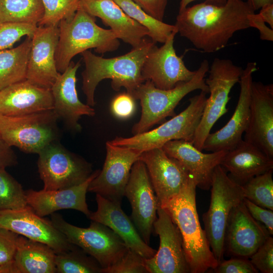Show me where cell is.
<instances>
[{"instance_id":"obj_35","label":"cell","mask_w":273,"mask_h":273,"mask_svg":"<svg viewBox=\"0 0 273 273\" xmlns=\"http://www.w3.org/2000/svg\"><path fill=\"white\" fill-rule=\"evenodd\" d=\"M28 206L21 184L5 169H0V210H17Z\"/></svg>"},{"instance_id":"obj_37","label":"cell","mask_w":273,"mask_h":273,"mask_svg":"<svg viewBox=\"0 0 273 273\" xmlns=\"http://www.w3.org/2000/svg\"><path fill=\"white\" fill-rule=\"evenodd\" d=\"M37 27L23 23H0V51L11 48L24 36L32 38Z\"/></svg>"},{"instance_id":"obj_36","label":"cell","mask_w":273,"mask_h":273,"mask_svg":"<svg viewBox=\"0 0 273 273\" xmlns=\"http://www.w3.org/2000/svg\"><path fill=\"white\" fill-rule=\"evenodd\" d=\"M43 16L37 26L58 25L64 20L71 19L79 8V0H41Z\"/></svg>"},{"instance_id":"obj_49","label":"cell","mask_w":273,"mask_h":273,"mask_svg":"<svg viewBox=\"0 0 273 273\" xmlns=\"http://www.w3.org/2000/svg\"><path fill=\"white\" fill-rule=\"evenodd\" d=\"M246 2L254 11L266 5L273 4V0H247Z\"/></svg>"},{"instance_id":"obj_43","label":"cell","mask_w":273,"mask_h":273,"mask_svg":"<svg viewBox=\"0 0 273 273\" xmlns=\"http://www.w3.org/2000/svg\"><path fill=\"white\" fill-rule=\"evenodd\" d=\"M244 203L249 213L257 221L262 223L267 229L270 235L273 234V211L259 206L246 198Z\"/></svg>"},{"instance_id":"obj_46","label":"cell","mask_w":273,"mask_h":273,"mask_svg":"<svg viewBox=\"0 0 273 273\" xmlns=\"http://www.w3.org/2000/svg\"><path fill=\"white\" fill-rule=\"evenodd\" d=\"M15 152L0 135V169H6L17 164Z\"/></svg>"},{"instance_id":"obj_29","label":"cell","mask_w":273,"mask_h":273,"mask_svg":"<svg viewBox=\"0 0 273 273\" xmlns=\"http://www.w3.org/2000/svg\"><path fill=\"white\" fill-rule=\"evenodd\" d=\"M56 255L47 244L19 235L14 273H56Z\"/></svg>"},{"instance_id":"obj_6","label":"cell","mask_w":273,"mask_h":273,"mask_svg":"<svg viewBox=\"0 0 273 273\" xmlns=\"http://www.w3.org/2000/svg\"><path fill=\"white\" fill-rule=\"evenodd\" d=\"M208 211L203 216L204 231L218 262L223 260L224 238L233 209L244 198L242 186L233 180L220 165L214 169Z\"/></svg>"},{"instance_id":"obj_7","label":"cell","mask_w":273,"mask_h":273,"mask_svg":"<svg viewBox=\"0 0 273 273\" xmlns=\"http://www.w3.org/2000/svg\"><path fill=\"white\" fill-rule=\"evenodd\" d=\"M204 91L189 99L187 107L177 115L157 128L131 137L117 136L109 142L114 145L136 150L141 152L162 148L167 142L175 140L192 142L201 118L207 99Z\"/></svg>"},{"instance_id":"obj_18","label":"cell","mask_w":273,"mask_h":273,"mask_svg":"<svg viewBox=\"0 0 273 273\" xmlns=\"http://www.w3.org/2000/svg\"><path fill=\"white\" fill-rule=\"evenodd\" d=\"M270 236L266 228L249 213L243 200L230 215L224 238V252L249 258Z\"/></svg>"},{"instance_id":"obj_30","label":"cell","mask_w":273,"mask_h":273,"mask_svg":"<svg viewBox=\"0 0 273 273\" xmlns=\"http://www.w3.org/2000/svg\"><path fill=\"white\" fill-rule=\"evenodd\" d=\"M31 38L16 48L0 51V91L14 83L26 79Z\"/></svg>"},{"instance_id":"obj_47","label":"cell","mask_w":273,"mask_h":273,"mask_svg":"<svg viewBox=\"0 0 273 273\" xmlns=\"http://www.w3.org/2000/svg\"><path fill=\"white\" fill-rule=\"evenodd\" d=\"M260 9L258 14L262 20L273 29V4L266 5Z\"/></svg>"},{"instance_id":"obj_26","label":"cell","mask_w":273,"mask_h":273,"mask_svg":"<svg viewBox=\"0 0 273 273\" xmlns=\"http://www.w3.org/2000/svg\"><path fill=\"white\" fill-rule=\"evenodd\" d=\"M97 209L87 217L102 223L112 230L127 247L145 259L152 257L156 250L146 244L134 223L121 207V203L109 200L96 194Z\"/></svg>"},{"instance_id":"obj_17","label":"cell","mask_w":273,"mask_h":273,"mask_svg":"<svg viewBox=\"0 0 273 273\" xmlns=\"http://www.w3.org/2000/svg\"><path fill=\"white\" fill-rule=\"evenodd\" d=\"M177 32L172 33L163 44H155L147 54L142 75L145 81H151L160 89H169L177 84L189 81L196 73L185 65L181 57L177 55L174 48V38Z\"/></svg>"},{"instance_id":"obj_22","label":"cell","mask_w":273,"mask_h":273,"mask_svg":"<svg viewBox=\"0 0 273 273\" xmlns=\"http://www.w3.org/2000/svg\"><path fill=\"white\" fill-rule=\"evenodd\" d=\"M80 62L71 61L51 87L53 98V110L58 119H62L71 129L79 131L81 129L78 120L83 115L94 116L95 110L79 99L76 88V72L80 66Z\"/></svg>"},{"instance_id":"obj_16","label":"cell","mask_w":273,"mask_h":273,"mask_svg":"<svg viewBox=\"0 0 273 273\" xmlns=\"http://www.w3.org/2000/svg\"><path fill=\"white\" fill-rule=\"evenodd\" d=\"M0 228L46 244L56 253L68 251L75 246L51 221L38 215L29 205L17 210H0Z\"/></svg>"},{"instance_id":"obj_8","label":"cell","mask_w":273,"mask_h":273,"mask_svg":"<svg viewBox=\"0 0 273 273\" xmlns=\"http://www.w3.org/2000/svg\"><path fill=\"white\" fill-rule=\"evenodd\" d=\"M51 221L71 243L95 258L103 269L119 261L129 249L118 235L102 223L92 220L89 227L80 228L55 212L51 214Z\"/></svg>"},{"instance_id":"obj_5","label":"cell","mask_w":273,"mask_h":273,"mask_svg":"<svg viewBox=\"0 0 273 273\" xmlns=\"http://www.w3.org/2000/svg\"><path fill=\"white\" fill-rule=\"evenodd\" d=\"M209 68L208 61L204 60L191 80L180 82L169 89L158 88L149 80L140 85L131 95L135 100H140L142 107L141 118L132 127L133 135L146 132L167 117L175 116L177 105L192 92L200 90L209 93L205 83Z\"/></svg>"},{"instance_id":"obj_14","label":"cell","mask_w":273,"mask_h":273,"mask_svg":"<svg viewBox=\"0 0 273 273\" xmlns=\"http://www.w3.org/2000/svg\"><path fill=\"white\" fill-rule=\"evenodd\" d=\"M145 164L137 160L132 165L124 196L131 207V219L145 242L148 244L157 218L158 201Z\"/></svg>"},{"instance_id":"obj_31","label":"cell","mask_w":273,"mask_h":273,"mask_svg":"<svg viewBox=\"0 0 273 273\" xmlns=\"http://www.w3.org/2000/svg\"><path fill=\"white\" fill-rule=\"evenodd\" d=\"M43 14L41 0H0V23L38 25Z\"/></svg>"},{"instance_id":"obj_44","label":"cell","mask_w":273,"mask_h":273,"mask_svg":"<svg viewBox=\"0 0 273 273\" xmlns=\"http://www.w3.org/2000/svg\"><path fill=\"white\" fill-rule=\"evenodd\" d=\"M146 13L163 21L168 0H132Z\"/></svg>"},{"instance_id":"obj_45","label":"cell","mask_w":273,"mask_h":273,"mask_svg":"<svg viewBox=\"0 0 273 273\" xmlns=\"http://www.w3.org/2000/svg\"><path fill=\"white\" fill-rule=\"evenodd\" d=\"M250 27L256 28L259 32L260 38L263 40H273V29L268 27L258 14L255 12L248 15Z\"/></svg>"},{"instance_id":"obj_39","label":"cell","mask_w":273,"mask_h":273,"mask_svg":"<svg viewBox=\"0 0 273 273\" xmlns=\"http://www.w3.org/2000/svg\"><path fill=\"white\" fill-rule=\"evenodd\" d=\"M102 273H149L145 258L129 248L117 263L103 269Z\"/></svg>"},{"instance_id":"obj_19","label":"cell","mask_w":273,"mask_h":273,"mask_svg":"<svg viewBox=\"0 0 273 273\" xmlns=\"http://www.w3.org/2000/svg\"><path fill=\"white\" fill-rule=\"evenodd\" d=\"M139 160L146 165L158 205L178 194L191 175L178 161L168 156L162 148L143 152Z\"/></svg>"},{"instance_id":"obj_38","label":"cell","mask_w":273,"mask_h":273,"mask_svg":"<svg viewBox=\"0 0 273 273\" xmlns=\"http://www.w3.org/2000/svg\"><path fill=\"white\" fill-rule=\"evenodd\" d=\"M19 235L0 228V273H14L13 264Z\"/></svg>"},{"instance_id":"obj_13","label":"cell","mask_w":273,"mask_h":273,"mask_svg":"<svg viewBox=\"0 0 273 273\" xmlns=\"http://www.w3.org/2000/svg\"><path fill=\"white\" fill-rule=\"evenodd\" d=\"M157 213L153 231L159 237L160 245L152 257L145 259L149 273L190 272L178 228L158 204Z\"/></svg>"},{"instance_id":"obj_15","label":"cell","mask_w":273,"mask_h":273,"mask_svg":"<svg viewBox=\"0 0 273 273\" xmlns=\"http://www.w3.org/2000/svg\"><path fill=\"white\" fill-rule=\"evenodd\" d=\"M257 70L255 62H248L243 70L239 83L240 93L235 111L228 123L206 138L202 150L228 151L242 140L249 120L250 104L253 74Z\"/></svg>"},{"instance_id":"obj_11","label":"cell","mask_w":273,"mask_h":273,"mask_svg":"<svg viewBox=\"0 0 273 273\" xmlns=\"http://www.w3.org/2000/svg\"><path fill=\"white\" fill-rule=\"evenodd\" d=\"M38 155V171L46 190L78 185L93 172L91 164L57 141L48 145Z\"/></svg>"},{"instance_id":"obj_20","label":"cell","mask_w":273,"mask_h":273,"mask_svg":"<svg viewBox=\"0 0 273 273\" xmlns=\"http://www.w3.org/2000/svg\"><path fill=\"white\" fill-rule=\"evenodd\" d=\"M244 141L273 158V84L252 81Z\"/></svg>"},{"instance_id":"obj_33","label":"cell","mask_w":273,"mask_h":273,"mask_svg":"<svg viewBox=\"0 0 273 273\" xmlns=\"http://www.w3.org/2000/svg\"><path fill=\"white\" fill-rule=\"evenodd\" d=\"M55 262L58 273H102L98 261L76 246L56 253Z\"/></svg>"},{"instance_id":"obj_10","label":"cell","mask_w":273,"mask_h":273,"mask_svg":"<svg viewBox=\"0 0 273 273\" xmlns=\"http://www.w3.org/2000/svg\"><path fill=\"white\" fill-rule=\"evenodd\" d=\"M58 120L53 110L19 116L0 115V135L10 146L38 154L57 141Z\"/></svg>"},{"instance_id":"obj_2","label":"cell","mask_w":273,"mask_h":273,"mask_svg":"<svg viewBox=\"0 0 273 273\" xmlns=\"http://www.w3.org/2000/svg\"><path fill=\"white\" fill-rule=\"evenodd\" d=\"M155 42L144 38L136 47L128 53L118 57L105 58L97 56L88 50L81 53L85 64L81 73L82 89L85 95L87 104L95 105V92L99 82L103 79L111 80L112 88L118 91L126 89L131 96L145 82L142 70L146 56Z\"/></svg>"},{"instance_id":"obj_42","label":"cell","mask_w":273,"mask_h":273,"mask_svg":"<svg viewBox=\"0 0 273 273\" xmlns=\"http://www.w3.org/2000/svg\"><path fill=\"white\" fill-rule=\"evenodd\" d=\"M134 100L130 95L127 93L117 95L111 103L112 112L119 118H129L132 115L135 110Z\"/></svg>"},{"instance_id":"obj_1","label":"cell","mask_w":273,"mask_h":273,"mask_svg":"<svg viewBox=\"0 0 273 273\" xmlns=\"http://www.w3.org/2000/svg\"><path fill=\"white\" fill-rule=\"evenodd\" d=\"M254 12L242 0H227L222 6L204 2L179 12L174 25L196 48L214 53L225 47L235 33L249 28L248 15Z\"/></svg>"},{"instance_id":"obj_32","label":"cell","mask_w":273,"mask_h":273,"mask_svg":"<svg viewBox=\"0 0 273 273\" xmlns=\"http://www.w3.org/2000/svg\"><path fill=\"white\" fill-rule=\"evenodd\" d=\"M114 1L127 15L148 30L149 36L155 43H163L172 33L177 32L174 25L167 24L154 18L132 0Z\"/></svg>"},{"instance_id":"obj_9","label":"cell","mask_w":273,"mask_h":273,"mask_svg":"<svg viewBox=\"0 0 273 273\" xmlns=\"http://www.w3.org/2000/svg\"><path fill=\"white\" fill-rule=\"evenodd\" d=\"M243 69L230 59L215 58L205 78L210 96L207 98L203 114L195 131L192 143L202 151L204 142L216 122L228 112L227 104L233 86L239 82Z\"/></svg>"},{"instance_id":"obj_28","label":"cell","mask_w":273,"mask_h":273,"mask_svg":"<svg viewBox=\"0 0 273 273\" xmlns=\"http://www.w3.org/2000/svg\"><path fill=\"white\" fill-rule=\"evenodd\" d=\"M220 165L233 180L243 185L252 178L273 170V158L256 146L242 140L227 151Z\"/></svg>"},{"instance_id":"obj_24","label":"cell","mask_w":273,"mask_h":273,"mask_svg":"<svg viewBox=\"0 0 273 273\" xmlns=\"http://www.w3.org/2000/svg\"><path fill=\"white\" fill-rule=\"evenodd\" d=\"M99 172L100 170L95 171L84 182L72 187L57 190H28L25 191L27 203L41 217L66 209L76 210L88 217L90 212L86 194L90 182Z\"/></svg>"},{"instance_id":"obj_34","label":"cell","mask_w":273,"mask_h":273,"mask_svg":"<svg viewBox=\"0 0 273 273\" xmlns=\"http://www.w3.org/2000/svg\"><path fill=\"white\" fill-rule=\"evenodd\" d=\"M242 186L244 198L273 210L272 170L252 178Z\"/></svg>"},{"instance_id":"obj_25","label":"cell","mask_w":273,"mask_h":273,"mask_svg":"<svg viewBox=\"0 0 273 273\" xmlns=\"http://www.w3.org/2000/svg\"><path fill=\"white\" fill-rule=\"evenodd\" d=\"M162 148L168 156L176 159L186 168L195 179L197 187L204 190L210 189L213 171L220 164L227 152L220 151L204 153L192 142L184 140L170 141Z\"/></svg>"},{"instance_id":"obj_12","label":"cell","mask_w":273,"mask_h":273,"mask_svg":"<svg viewBox=\"0 0 273 273\" xmlns=\"http://www.w3.org/2000/svg\"><path fill=\"white\" fill-rule=\"evenodd\" d=\"M106 148L103 168L90 182L88 191L121 203L132 165L142 152L114 145L109 141L107 142Z\"/></svg>"},{"instance_id":"obj_27","label":"cell","mask_w":273,"mask_h":273,"mask_svg":"<svg viewBox=\"0 0 273 273\" xmlns=\"http://www.w3.org/2000/svg\"><path fill=\"white\" fill-rule=\"evenodd\" d=\"M79 7L100 18L118 39L133 48L149 36L148 30L127 15L114 0H79Z\"/></svg>"},{"instance_id":"obj_41","label":"cell","mask_w":273,"mask_h":273,"mask_svg":"<svg viewBox=\"0 0 273 273\" xmlns=\"http://www.w3.org/2000/svg\"><path fill=\"white\" fill-rule=\"evenodd\" d=\"M216 273H257L259 271L248 258L235 257L222 260L211 269Z\"/></svg>"},{"instance_id":"obj_4","label":"cell","mask_w":273,"mask_h":273,"mask_svg":"<svg viewBox=\"0 0 273 273\" xmlns=\"http://www.w3.org/2000/svg\"><path fill=\"white\" fill-rule=\"evenodd\" d=\"M96 17L80 7L70 19L59 25V40L55 53L58 71L62 73L72 59L78 54L94 49L99 54L116 51L120 46L118 38L110 29H104L96 23Z\"/></svg>"},{"instance_id":"obj_3","label":"cell","mask_w":273,"mask_h":273,"mask_svg":"<svg viewBox=\"0 0 273 273\" xmlns=\"http://www.w3.org/2000/svg\"><path fill=\"white\" fill-rule=\"evenodd\" d=\"M196 183L191 175L180 192L159 205L178 228L191 273H204L218 262L201 228L196 202Z\"/></svg>"},{"instance_id":"obj_40","label":"cell","mask_w":273,"mask_h":273,"mask_svg":"<svg viewBox=\"0 0 273 273\" xmlns=\"http://www.w3.org/2000/svg\"><path fill=\"white\" fill-rule=\"evenodd\" d=\"M249 258L258 271L272 273L273 238L270 236Z\"/></svg>"},{"instance_id":"obj_21","label":"cell","mask_w":273,"mask_h":273,"mask_svg":"<svg viewBox=\"0 0 273 273\" xmlns=\"http://www.w3.org/2000/svg\"><path fill=\"white\" fill-rule=\"evenodd\" d=\"M59 35L58 25L37 26L31 38L27 80L40 86L51 88L60 74L55 58Z\"/></svg>"},{"instance_id":"obj_48","label":"cell","mask_w":273,"mask_h":273,"mask_svg":"<svg viewBox=\"0 0 273 273\" xmlns=\"http://www.w3.org/2000/svg\"><path fill=\"white\" fill-rule=\"evenodd\" d=\"M196 0H181L179 5V12L184 10L192 2ZM205 2L216 6L224 5L227 0H205Z\"/></svg>"},{"instance_id":"obj_23","label":"cell","mask_w":273,"mask_h":273,"mask_svg":"<svg viewBox=\"0 0 273 273\" xmlns=\"http://www.w3.org/2000/svg\"><path fill=\"white\" fill-rule=\"evenodd\" d=\"M51 88L40 86L27 79L0 91V115L19 116L53 109Z\"/></svg>"}]
</instances>
